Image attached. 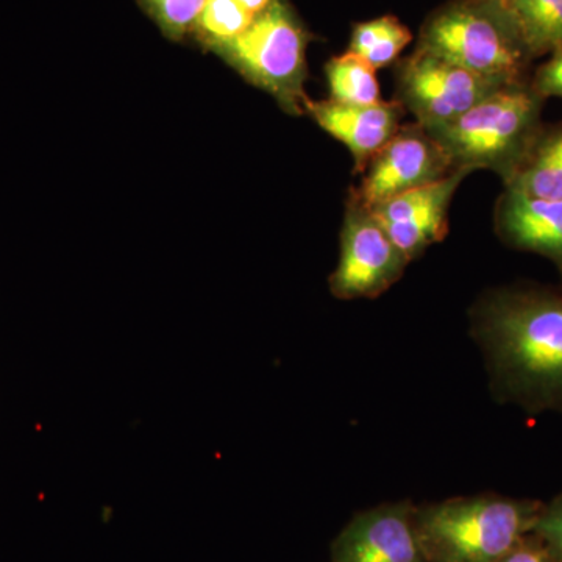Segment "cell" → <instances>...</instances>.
<instances>
[{
    "label": "cell",
    "mask_w": 562,
    "mask_h": 562,
    "mask_svg": "<svg viewBox=\"0 0 562 562\" xmlns=\"http://www.w3.org/2000/svg\"><path fill=\"white\" fill-rule=\"evenodd\" d=\"M490 2L501 3V5H508L512 0H490Z\"/></svg>",
    "instance_id": "23"
},
{
    "label": "cell",
    "mask_w": 562,
    "mask_h": 562,
    "mask_svg": "<svg viewBox=\"0 0 562 562\" xmlns=\"http://www.w3.org/2000/svg\"><path fill=\"white\" fill-rule=\"evenodd\" d=\"M140 9L169 40L180 41L194 31L206 0H138Z\"/></svg>",
    "instance_id": "18"
},
{
    "label": "cell",
    "mask_w": 562,
    "mask_h": 562,
    "mask_svg": "<svg viewBox=\"0 0 562 562\" xmlns=\"http://www.w3.org/2000/svg\"><path fill=\"white\" fill-rule=\"evenodd\" d=\"M503 187L562 201V122L542 128L520 168Z\"/></svg>",
    "instance_id": "13"
},
{
    "label": "cell",
    "mask_w": 562,
    "mask_h": 562,
    "mask_svg": "<svg viewBox=\"0 0 562 562\" xmlns=\"http://www.w3.org/2000/svg\"><path fill=\"white\" fill-rule=\"evenodd\" d=\"M497 562H557L532 532Z\"/></svg>",
    "instance_id": "21"
},
{
    "label": "cell",
    "mask_w": 562,
    "mask_h": 562,
    "mask_svg": "<svg viewBox=\"0 0 562 562\" xmlns=\"http://www.w3.org/2000/svg\"><path fill=\"white\" fill-rule=\"evenodd\" d=\"M531 532L546 546L554 561L562 562V494L549 503L543 502Z\"/></svg>",
    "instance_id": "19"
},
{
    "label": "cell",
    "mask_w": 562,
    "mask_h": 562,
    "mask_svg": "<svg viewBox=\"0 0 562 562\" xmlns=\"http://www.w3.org/2000/svg\"><path fill=\"white\" fill-rule=\"evenodd\" d=\"M239 3H243L250 13H254L257 16L258 13H261L272 0H238Z\"/></svg>",
    "instance_id": "22"
},
{
    "label": "cell",
    "mask_w": 562,
    "mask_h": 562,
    "mask_svg": "<svg viewBox=\"0 0 562 562\" xmlns=\"http://www.w3.org/2000/svg\"><path fill=\"white\" fill-rule=\"evenodd\" d=\"M412 40V32L397 18L382 16L355 25L349 52L379 70L397 60Z\"/></svg>",
    "instance_id": "15"
},
{
    "label": "cell",
    "mask_w": 562,
    "mask_h": 562,
    "mask_svg": "<svg viewBox=\"0 0 562 562\" xmlns=\"http://www.w3.org/2000/svg\"><path fill=\"white\" fill-rule=\"evenodd\" d=\"M325 76L333 101L350 105H373L382 102L376 70L349 50L327 63Z\"/></svg>",
    "instance_id": "16"
},
{
    "label": "cell",
    "mask_w": 562,
    "mask_h": 562,
    "mask_svg": "<svg viewBox=\"0 0 562 562\" xmlns=\"http://www.w3.org/2000/svg\"><path fill=\"white\" fill-rule=\"evenodd\" d=\"M408 265L371 210L350 194L342 222L341 254L328 280L331 294L339 301L376 299L402 279Z\"/></svg>",
    "instance_id": "6"
},
{
    "label": "cell",
    "mask_w": 562,
    "mask_h": 562,
    "mask_svg": "<svg viewBox=\"0 0 562 562\" xmlns=\"http://www.w3.org/2000/svg\"><path fill=\"white\" fill-rule=\"evenodd\" d=\"M405 106L395 101H382L373 105H350L325 99H308L305 114L338 139L353 157L355 172H364L369 161L383 149L395 133L401 131Z\"/></svg>",
    "instance_id": "11"
},
{
    "label": "cell",
    "mask_w": 562,
    "mask_h": 562,
    "mask_svg": "<svg viewBox=\"0 0 562 562\" xmlns=\"http://www.w3.org/2000/svg\"><path fill=\"white\" fill-rule=\"evenodd\" d=\"M254 20L255 14L238 0H206L192 33L203 47L214 52L243 35Z\"/></svg>",
    "instance_id": "17"
},
{
    "label": "cell",
    "mask_w": 562,
    "mask_h": 562,
    "mask_svg": "<svg viewBox=\"0 0 562 562\" xmlns=\"http://www.w3.org/2000/svg\"><path fill=\"white\" fill-rule=\"evenodd\" d=\"M549 55V60L542 63L528 81L543 101L550 98L562 99V46Z\"/></svg>",
    "instance_id": "20"
},
{
    "label": "cell",
    "mask_w": 562,
    "mask_h": 562,
    "mask_svg": "<svg viewBox=\"0 0 562 562\" xmlns=\"http://www.w3.org/2000/svg\"><path fill=\"white\" fill-rule=\"evenodd\" d=\"M471 169L452 173L425 187L373 206L371 213L409 262L443 241L449 233V210L454 192Z\"/></svg>",
    "instance_id": "9"
},
{
    "label": "cell",
    "mask_w": 562,
    "mask_h": 562,
    "mask_svg": "<svg viewBox=\"0 0 562 562\" xmlns=\"http://www.w3.org/2000/svg\"><path fill=\"white\" fill-rule=\"evenodd\" d=\"M505 87L513 85L487 79L417 49L398 63L397 101L424 127L454 121Z\"/></svg>",
    "instance_id": "7"
},
{
    "label": "cell",
    "mask_w": 562,
    "mask_h": 562,
    "mask_svg": "<svg viewBox=\"0 0 562 562\" xmlns=\"http://www.w3.org/2000/svg\"><path fill=\"white\" fill-rule=\"evenodd\" d=\"M454 171L438 140L419 122L402 125L362 172L350 194L366 209L443 179Z\"/></svg>",
    "instance_id": "8"
},
{
    "label": "cell",
    "mask_w": 562,
    "mask_h": 562,
    "mask_svg": "<svg viewBox=\"0 0 562 562\" xmlns=\"http://www.w3.org/2000/svg\"><path fill=\"white\" fill-rule=\"evenodd\" d=\"M471 317L495 395L528 414H562V284L487 291Z\"/></svg>",
    "instance_id": "1"
},
{
    "label": "cell",
    "mask_w": 562,
    "mask_h": 562,
    "mask_svg": "<svg viewBox=\"0 0 562 562\" xmlns=\"http://www.w3.org/2000/svg\"><path fill=\"white\" fill-rule=\"evenodd\" d=\"M505 7L532 58L562 46V0H512Z\"/></svg>",
    "instance_id": "14"
},
{
    "label": "cell",
    "mask_w": 562,
    "mask_h": 562,
    "mask_svg": "<svg viewBox=\"0 0 562 562\" xmlns=\"http://www.w3.org/2000/svg\"><path fill=\"white\" fill-rule=\"evenodd\" d=\"M416 49L505 85L527 83L535 60L509 11L490 0H453L436 10Z\"/></svg>",
    "instance_id": "4"
},
{
    "label": "cell",
    "mask_w": 562,
    "mask_h": 562,
    "mask_svg": "<svg viewBox=\"0 0 562 562\" xmlns=\"http://www.w3.org/2000/svg\"><path fill=\"white\" fill-rule=\"evenodd\" d=\"M495 232L512 249L547 258L562 277V201L505 188L495 206Z\"/></svg>",
    "instance_id": "12"
},
{
    "label": "cell",
    "mask_w": 562,
    "mask_h": 562,
    "mask_svg": "<svg viewBox=\"0 0 562 562\" xmlns=\"http://www.w3.org/2000/svg\"><path fill=\"white\" fill-rule=\"evenodd\" d=\"M310 33L288 0H272L238 38L214 54L254 87L271 94L288 114H305Z\"/></svg>",
    "instance_id": "5"
},
{
    "label": "cell",
    "mask_w": 562,
    "mask_h": 562,
    "mask_svg": "<svg viewBox=\"0 0 562 562\" xmlns=\"http://www.w3.org/2000/svg\"><path fill=\"white\" fill-rule=\"evenodd\" d=\"M409 502L357 514L331 546V562H430L422 550Z\"/></svg>",
    "instance_id": "10"
},
{
    "label": "cell",
    "mask_w": 562,
    "mask_h": 562,
    "mask_svg": "<svg viewBox=\"0 0 562 562\" xmlns=\"http://www.w3.org/2000/svg\"><path fill=\"white\" fill-rule=\"evenodd\" d=\"M528 81L492 92L454 121L425 127L453 169H487L503 184L512 180L543 128V99Z\"/></svg>",
    "instance_id": "3"
},
{
    "label": "cell",
    "mask_w": 562,
    "mask_h": 562,
    "mask_svg": "<svg viewBox=\"0 0 562 562\" xmlns=\"http://www.w3.org/2000/svg\"><path fill=\"white\" fill-rule=\"evenodd\" d=\"M543 502L480 494L414 508L430 562H497L535 528Z\"/></svg>",
    "instance_id": "2"
}]
</instances>
